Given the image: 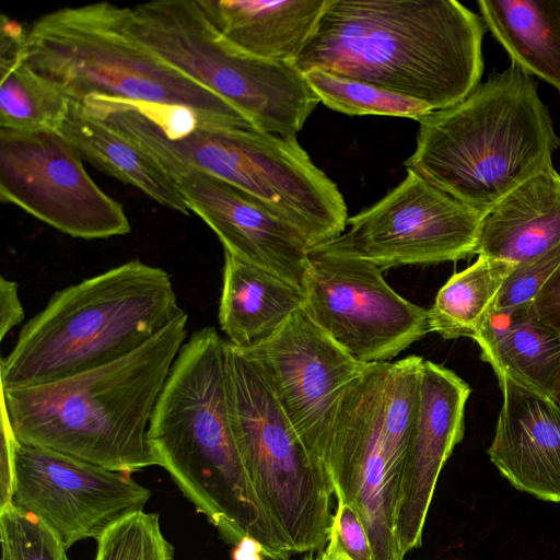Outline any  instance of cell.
I'll use <instances>...</instances> for the list:
<instances>
[{"instance_id":"6da1fadb","label":"cell","mask_w":560,"mask_h":560,"mask_svg":"<svg viewBox=\"0 0 560 560\" xmlns=\"http://www.w3.org/2000/svg\"><path fill=\"white\" fill-rule=\"evenodd\" d=\"M482 19L455 0H326L293 65L453 106L480 83Z\"/></svg>"},{"instance_id":"7a4b0ae2","label":"cell","mask_w":560,"mask_h":560,"mask_svg":"<svg viewBox=\"0 0 560 560\" xmlns=\"http://www.w3.org/2000/svg\"><path fill=\"white\" fill-rule=\"evenodd\" d=\"M148 438L159 466L228 544L250 536L267 559L291 558L232 428L225 340L214 327L195 330L182 346L154 406Z\"/></svg>"},{"instance_id":"3957f363","label":"cell","mask_w":560,"mask_h":560,"mask_svg":"<svg viewBox=\"0 0 560 560\" xmlns=\"http://www.w3.org/2000/svg\"><path fill=\"white\" fill-rule=\"evenodd\" d=\"M187 322L184 311L137 350L100 368L49 384L1 387L15 439L115 471L159 466L150 420Z\"/></svg>"},{"instance_id":"277c9868","label":"cell","mask_w":560,"mask_h":560,"mask_svg":"<svg viewBox=\"0 0 560 560\" xmlns=\"http://www.w3.org/2000/svg\"><path fill=\"white\" fill-rule=\"evenodd\" d=\"M117 127L166 173L196 170L252 195L298 230L310 248L335 240L347 226L343 196L296 137L188 108L150 116L131 107Z\"/></svg>"},{"instance_id":"5b68a950","label":"cell","mask_w":560,"mask_h":560,"mask_svg":"<svg viewBox=\"0 0 560 560\" xmlns=\"http://www.w3.org/2000/svg\"><path fill=\"white\" fill-rule=\"evenodd\" d=\"M418 121L407 172L482 212L551 165L560 148L537 82L513 61L459 103Z\"/></svg>"},{"instance_id":"8992f818","label":"cell","mask_w":560,"mask_h":560,"mask_svg":"<svg viewBox=\"0 0 560 560\" xmlns=\"http://www.w3.org/2000/svg\"><path fill=\"white\" fill-rule=\"evenodd\" d=\"M184 310L171 276L133 259L55 292L1 359V387L54 383L114 362Z\"/></svg>"},{"instance_id":"52a82bcc","label":"cell","mask_w":560,"mask_h":560,"mask_svg":"<svg viewBox=\"0 0 560 560\" xmlns=\"http://www.w3.org/2000/svg\"><path fill=\"white\" fill-rule=\"evenodd\" d=\"M25 61L75 102L101 96L248 121L137 38L126 7L100 2L40 16L27 27Z\"/></svg>"},{"instance_id":"ba28073f","label":"cell","mask_w":560,"mask_h":560,"mask_svg":"<svg viewBox=\"0 0 560 560\" xmlns=\"http://www.w3.org/2000/svg\"><path fill=\"white\" fill-rule=\"evenodd\" d=\"M232 428L264 508L288 553L322 551L332 523L335 487L308 453L259 364L225 341Z\"/></svg>"},{"instance_id":"9c48e42d","label":"cell","mask_w":560,"mask_h":560,"mask_svg":"<svg viewBox=\"0 0 560 560\" xmlns=\"http://www.w3.org/2000/svg\"><path fill=\"white\" fill-rule=\"evenodd\" d=\"M126 23L154 54L225 100L261 131L296 137L319 103L293 63L256 58L229 45L197 0L126 7Z\"/></svg>"},{"instance_id":"30bf717a","label":"cell","mask_w":560,"mask_h":560,"mask_svg":"<svg viewBox=\"0 0 560 560\" xmlns=\"http://www.w3.org/2000/svg\"><path fill=\"white\" fill-rule=\"evenodd\" d=\"M485 212L412 172L381 200L348 218V231L310 252L364 260L382 271L477 255Z\"/></svg>"},{"instance_id":"8fae6325","label":"cell","mask_w":560,"mask_h":560,"mask_svg":"<svg viewBox=\"0 0 560 560\" xmlns=\"http://www.w3.org/2000/svg\"><path fill=\"white\" fill-rule=\"evenodd\" d=\"M388 362L369 364L347 388L329 433L325 467L342 498L361 517L373 560H404L395 534L404 460L383 423Z\"/></svg>"},{"instance_id":"7c38bea8","label":"cell","mask_w":560,"mask_h":560,"mask_svg":"<svg viewBox=\"0 0 560 560\" xmlns=\"http://www.w3.org/2000/svg\"><path fill=\"white\" fill-rule=\"evenodd\" d=\"M0 198L72 237L131 230L122 206L94 183L79 151L57 130L0 128Z\"/></svg>"},{"instance_id":"4fadbf2b","label":"cell","mask_w":560,"mask_h":560,"mask_svg":"<svg viewBox=\"0 0 560 560\" xmlns=\"http://www.w3.org/2000/svg\"><path fill=\"white\" fill-rule=\"evenodd\" d=\"M304 312L362 364L389 362L430 332L428 310L395 292L371 262L310 252Z\"/></svg>"},{"instance_id":"5bb4252c","label":"cell","mask_w":560,"mask_h":560,"mask_svg":"<svg viewBox=\"0 0 560 560\" xmlns=\"http://www.w3.org/2000/svg\"><path fill=\"white\" fill-rule=\"evenodd\" d=\"M151 495L131 474L15 439L12 503L42 520L67 549L83 539L97 540L126 516L143 511Z\"/></svg>"},{"instance_id":"9a60e30c","label":"cell","mask_w":560,"mask_h":560,"mask_svg":"<svg viewBox=\"0 0 560 560\" xmlns=\"http://www.w3.org/2000/svg\"><path fill=\"white\" fill-rule=\"evenodd\" d=\"M244 350L259 364L308 453L326 469V446L340 400L369 364L347 354L303 308L269 339Z\"/></svg>"},{"instance_id":"2e32d148","label":"cell","mask_w":560,"mask_h":560,"mask_svg":"<svg viewBox=\"0 0 560 560\" xmlns=\"http://www.w3.org/2000/svg\"><path fill=\"white\" fill-rule=\"evenodd\" d=\"M190 211L217 234L224 252L302 287L310 246L291 224L244 190L196 170H172Z\"/></svg>"},{"instance_id":"e0dca14e","label":"cell","mask_w":560,"mask_h":560,"mask_svg":"<svg viewBox=\"0 0 560 560\" xmlns=\"http://www.w3.org/2000/svg\"><path fill=\"white\" fill-rule=\"evenodd\" d=\"M470 393V386L456 373L423 360L395 521L404 556L422 545L438 478L465 434V406Z\"/></svg>"},{"instance_id":"ac0fdd59","label":"cell","mask_w":560,"mask_h":560,"mask_svg":"<svg viewBox=\"0 0 560 560\" xmlns=\"http://www.w3.org/2000/svg\"><path fill=\"white\" fill-rule=\"evenodd\" d=\"M498 381L503 404L490 460L516 489L560 503V407L508 376Z\"/></svg>"},{"instance_id":"d6986e66","label":"cell","mask_w":560,"mask_h":560,"mask_svg":"<svg viewBox=\"0 0 560 560\" xmlns=\"http://www.w3.org/2000/svg\"><path fill=\"white\" fill-rule=\"evenodd\" d=\"M560 244V174L548 165L482 215L478 256L521 264Z\"/></svg>"},{"instance_id":"ffe728a7","label":"cell","mask_w":560,"mask_h":560,"mask_svg":"<svg viewBox=\"0 0 560 560\" xmlns=\"http://www.w3.org/2000/svg\"><path fill=\"white\" fill-rule=\"evenodd\" d=\"M214 31L246 55L293 63L326 0H197Z\"/></svg>"},{"instance_id":"44dd1931","label":"cell","mask_w":560,"mask_h":560,"mask_svg":"<svg viewBox=\"0 0 560 560\" xmlns=\"http://www.w3.org/2000/svg\"><path fill=\"white\" fill-rule=\"evenodd\" d=\"M474 340L497 377L508 376L555 402L560 398V338L532 303L489 311Z\"/></svg>"},{"instance_id":"7402d4cb","label":"cell","mask_w":560,"mask_h":560,"mask_svg":"<svg viewBox=\"0 0 560 560\" xmlns=\"http://www.w3.org/2000/svg\"><path fill=\"white\" fill-rule=\"evenodd\" d=\"M303 288L224 252L219 324L231 345L248 349L303 308Z\"/></svg>"},{"instance_id":"603a6c76","label":"cell","mask_w":560,"mask_h":560,"mask_svg":"<svg viewBox=\"0 0 560 560\" xmlns=\"http://www.w3.org/2000/svg\"><path fill=\"white\" fill-rule=\"evenodd\" d=\"M59 131L95 167L135 186L160 205L189 214L175 182L154 159L80 103L71 102Z\"/></svg>"},{"instance_id":"cb8c5ba5","label":"cell","mask_w":560,"mask_h":560,"mask_svg":"<svg viewBox=\"0 0 560 560\" xmlns=\"http://www.w3.org/2000/svg\"><path fill=\"white\" fill-rule=\"evenodd\" d=\"M477 4L511 61L560 93V0H478Z\"/></svg>"},{"instance_id":"d4e9b609","label":"cell","mask_w":560,"mask_h":560,"mask_svg":"<svg viewBox=\"0 0 560 560\" xmlns=\"http://www.w3.org/2000/svg\"><path fill=\"white\" fill-rule=\"evenodd\" d=\"M516 264L478 256L439 290L429 312L430 331L444 339H475L501 287Z\"/></svg>"},{"instance_id":"484cf974","label":"cell","mask_w":560,"mask_h":560,"mask_svg":"<svg viewBox=\"0 0 560 560\" xmlns=\"http://www.w3.org/2000/svg\"><path fill=\"white\" fill-rule=\"evenodd\" d=\"M0 128L59 131L72 100L21 57L0 63Z\"/></svg>"},{"instance_id":"4316f807","label":"cell","mask_w":560,"mask_h":560,"mask_svg":"<svg viewBox=\"0 0 560 560\" xmlns=\"http://www.w3.org/2000/svg\"><path fill=\"white\" fill-rule=\"evenodd\" d=\"M305 80L325 106L352 116L378 115L419 120L433 112L428 105L375 85L313 70Z\"/></svg>"},{"instance_id":"83f0119b","label":"cell","mask_w":560,"mask_h":560,"mask_svg":"<svg viewBox=\"0 0 560 560\" xmlns=\"http://www.w3.org/2000/svg\"><path fill=\"white\" fill-rule=\"evenodd\" d=\"M94 560H175L160 515L139 511L108 528L97 540Z\"/></svg>"},{"instance_id":"f1b7e54d","label":"cell","mask_w":560,"mask_h":560,"mask_svg":"<svg viewBox=\"0 0 560 560\" xmlns=\"http://www.w3.org/2000/svg\"><path fill=\"white\" fill-rule=\"evenodd\" d=\"M0 540L1 560H70L57 534L13 503L0 509Z\"/></svg>"},{"instance_id":"f546056e","label":"cell","mask_w":560,"mask_h":560,"mask_svg":"<svg viewBox=\"0 0 560 560\" xmlns=\"http://www.w3.org/2000/svg\"><path fill=\"white\" fill-rule=\"evenodd\" d=\"M559 266L560 244L535 258L516 264L489 311L513 310L532 303Z\"/></svg>"},{"instance_id":"4dcf8cb0","label":"cell","mask_w":560,"mask_h":560,"mask_svg":"<svg viewBox=\"0 0 560 560\" xmlns=\"http://www.w3.org/2000/svg\"><path fill=\"white\" fill-rule=\"evenodd\" d=\"M336 500L330 530L352 560H373L370 538L361 517L342 498L336 497Z\"/></svg>"},{"instance_id":"1f68e13d","label":"cell","mask_w":560,"mask_h":560,"mask_svg":"<svg viewBox=\"0 0 560 560\" xmlns=\"http://www.w3.org/2000/svg\"><path fill=\"white\" fill-rule=\"evenodd\" d=\"M0 429V509L12 503L14 486V442L4 407L1 405Z\"/></svg>"},{"instance_id":"d6a6232c","label":"cell","mask_w":560,"mask_h":560,"mask_svg":"<svg viewBox=\"0 0 560 560\" xmlns=\"http://www.w3.org/2000/svg\"><path fill=\"white\" fill-rule=\"evenodd\" d=\"M532 306L538 319L560 338V266L538 291ZM556 404L560 407V398Z\"/></svg>"},{"instance_id":"836d02e7","label":"cell","mask_w":560,"mask_h":560,"mask_svg":"<svg viewBox=\"0 0 560 560\" xmlns=\"http://www.w3.org/2000/svg\"><path fill=\"white\" fill-rule=\"evenodd\" d=\"M24 319V310L19 296V284L0 277V340Z\"/></svg>"},{"instance_id":"e575fe53","label":"cell","mask_w":560,"mask_h":560,"mask_svg":"<svg viewBox=\"0 0 560 560\" xmlns=\"http://www.w3.org/2000/svg\"><path fill=\"white\" fill-rule=\"evenodd\" d=\"M264 549L258 540L250 536L243 537L233 548L232 560H264Z\"/></svg>"},{"instance_id":"d590c367","label":"cell","mask_w":560,"mask_h":560,"mask_svg":"<svg viewBox=\"0 0 560 560\" xmlns=\"http://www.w3.org/2000/svg\"><path fill=\"white\" fill-rule=\"evenodd\" d=\"M316 560H352L348 553L342 549L337 540L336 535L330 530L327 545L324 550L318 555Z\"/></svg>"}]
</instances>
